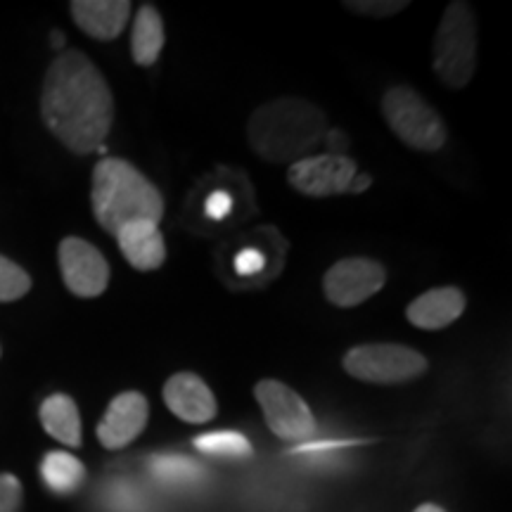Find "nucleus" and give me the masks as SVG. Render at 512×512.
Returning <instances> with one entry per match:
<instances>
[{
  "instance_id": "obj_1",
  "label": "nucleus",
  "mask_w": 512,
  "mask_h": 512,
  "mask_svg": "<svg viewBox=\"0 0 512 512\" xmlns=\"http://www.w3.org/2000/svg\"><path fill=\"white\" fill-rule=\"evenodd\" d=\"M41 114L50 133L74 155L100 150L114 121V98L100 69L79 50H64L48 67Z\"/></svg>"
},
{
  "instance_id": "obj_2",
  "label": "nucleus",
  "mask_w": 512,
  "mask_h": 512,
  "mask_svg": "<svg viewBox=\"0 0 512 512\" xmlns=\"http://www.w3.org/2000/svg\"><path fill=\"white\" fill-rule=\"evenodd\" d=\"M325 112L313 102L280 98L266 102L249 117L247 136L252 150L271 164H297L311 157L328 138Z\"/></svg>"
},
{
  "instance_id": "obj_3",
  "label": "nucleus",
  "mask_w": 512,
  "mask_h": 512,
  "mask_svg": "<svg viewBox=\"0 0 512 512\" xmlns=\"http://www.w3.org/2000/svg\"><path fill=\"white\" fill-rule=\"evenodd\" d=\"M93 214L102 230L117 235L126 223L164 216V197L155 185L124 159H102L93 169Z\"/></svg>"
},
{
  "instance_id": "obj_4",
  "label": "nucleus",
  "mask_w": 512,
  "mask_h": 512,
  "mask_svg": "<svg viewBox=\"0 0 512 512\" xmlns=\"http://www.w3.org/2000/svg\"><path fill=\"white\" fill-rule=\"evenodd\" d=\"M432 67L448 88H465L477 69V22L467 3H451L434 36Z\"/></svg>"
},
{
  "instance_id": "obj_5",
  "label": "nucleus",
  "mask_w": 512,
  "mask_h": 512,
  "mask_svg": "<svg viewBox=\"0 0 512 512\" xmlns=\"http://www.w3.org/2000/svg\"><path fill=\"white\" fill-rule=\"evenodd\" d=\"M382 114L403 145L420 152H437L446 145V124L413 88L394 86L384 93Z\"/></svg>"
},
{
  "instance_id": "obj_6",
  "label": "nucleus",
  "mask_w": 512,
  "mask_h": 512,
  "mask_svg": "<svg viewBox=\"0 0 512 512\" xmlns=\"http://www.w3.org/2000/svg\"><path fill=\"white\" fill-rule=\"evenodd\" d=\"M347 375L370 384H401L427 373V358L403 344H363L347 351L342 361Z\"/></svg>"
},
{
  "instance_id": "obj_7",
  "label": "nucleus",
  "mask_w": 512,
  "mask_h": 512,
  "mask_svg": "<svg viewBox=\"0 0 512 512\" xmlns=\"http://www.w3.org/2000/svg\"><path fill=\"white\" fill-rule=\"evenodd\" d=\"M254 399L259 401L261 411H264L268 430L278 439L299 441L316 432V418H313L309 403L285 382H256Z\"/></svg>"
},
{
  "instance_id": "obj_8",
  "label": "nucleus",
  "mask_w": 512,
  "mask_h": 512,
  "mask_svg": "<svg viewBox=\"0 0 512 512\" xmlns=\"http://www.w3.org/2000/svg\"><path fill=\"white\" fill-rule=\"evenodd\" d=\"M384 283H387V271H384L380 261L351 256V259L337 261L325 273L323 290L330 304L339 306V309H351V306H358L375 297Z\"/></svg>"
},
{
  "instance_id": "obj_9",
  "label": "nucleus",
  "mask_w": 512,
  "mask_h": 512,
  "mask_svg": "<svg viewBox=\"0 0 512 512\" xmlns=\"http://www.w3.org/2000/svg\"><path fill=\"white\" fill-rule=\"evenodd\" d=\"M356 174L358 169L354 159L339 155V152H328V155H311L292 164L287 171V181L302 195L325 200V197L344 195Z\"/></svg>"
},
{
  "instance_id": "obj_10",
  "label": "nucleus",
  "mask_w": 512,
  "mask_h": 512,
  "mask_svg": "<svg viewBox=\"0 0 512 512\" xmlns=\"http://www.w3.org/2000/svg\"><path fill=\"white\" fill-rule=\"evenodd\" d=\"M60 271L67 290L81 299L100 297L110 285V264L98 247L81 238L60 242Z\"/></svg>"
},
{
  "instance_id": "obj_11",
  "label": "nucleus",
  "mask_w": 512,
  "mask_h": 512,
  "mask_svg": "<svg viewBox=\"0 0 512 512\" xmlns=\"http://www.w3.org/2000/svg\"><path fill=\"white\" fill-rule=\"evenodd\" d=\"M147 415H150V406H147V399L140 392H124L114 396L105 418L98 425L100 444L110 448V451H119V448L128 446L143 434Z\"/></svg>"
},
{
  "instance_id": "obj_12",
  "label": "nucleus",
  "mask_w": 512,
  "mask_h": 512,
  "mask_svg": "<svg viewBox=\"0 0 512 512\" xmlns=\"http://www.w3.org/2000/svg\"><path fill=\"white\" fill-rule=\"evenodd\" d=\"M164 403L176 418L190 422V425H204L219 413L207 382L195 373L171 375L164 384Z\"/></svg>"
},
{
  "instance_id": "obj_13",
  "label": "nucleus",
  "mask_w": 512,
  "mask_h": 512,
  "mask_svg": "<svg viewBox=\"0 0 512 512\" xmlns=\"http://www.w3.org/2000/svg\"><path fill=\"white\" fill-rule=\"evenodd\" d=\"M467 299L458 287H437L420 294L406 309V318L420 330H444L465 313Z\"/></svg>"
},
{
  "instance_id": "obj_14",
  "label": "nucleus",
  "mask_w": 512,
  "mask_h": 512,
  "mask_svg": "<svg viewBox=\"0 0 512 512\" xmlns=\"http://www.w3.org/2000/svg\"><path fill=\"white\" fill-rule=\"evenodd\" d=\"M119 242L121 254L126 261L138 271H157L166 261L164 235L159 230V223L152 221H133L114 235Z\"/></svg>"
},
{
  "instance_id": "obj_15",
  "label": "nucleus",
  "mask_w": 512,
  "mask_h": 512,
  "mask_svg": "<svg viewBox=\"0 0 512 512\" xmlns=\"http://www.w3.org/2000/svg\"><path fill=\"white\" fill-rule=\"evenodd\" d=\"M72 17L79 24L83 34L98 38V41H112L117 38L131 17V3L128 0H74Z\"/></svg>"
},
{
  "instance_id": "obj_16",
  "label": "nucleus",
  "mask_w": 512,
  "mask_h": 512,
  "mask_svg": "<svg viewBox=\"0 0 512 512\" xmlns=\"http://www.w3.org/2000/svg\"><path fill=\"white\" fill-rule=\"evenodd\" d=\"M166 34H164V22L162 15L155 5H143L138 10L136 22H133V34H131V55L133 62L138 67H152L162 55Z\"/></svg>"
},
{
  "instance_id": "obj_17",
  "label": "nucleus",
  "mask_w": 512,
  "mask_h": 512,
  "mask_svg": "<svg viewBox=\"0 0 512 512\" xmlns=\"http://www.w3.org/2000/svg\"><path fill=\"white\" fill-rule=\"evenodd\" d=\"M41 425L64 446H81V415L72 396L53 394L41 406Z\"/></svg>"
},
{
  "instance_id": "obj_18",
  "label": "nucleus",
  "mask_w": 512,
  "mask_h": 512,
  "mask_svg": "<svg viewBox=\"0 0 512 512\" xmlns=\"http://www.w3.org/2000/svg\"><path fill=\"white\" fill-rule=\"evenodd\" d=\"M41 477L48 489L55 491V494H74L83 484V479H86V467L72 453L53 451L43 458Z\"/></svg>"
},
{
  "instance_id": "obj_19",
  "label": "nucleus",
  "mask_w": 512,
  "mask_h": 512,
  "mask_svg": "<svg viewBox=\"0 0 512 512\" xmlns=\"http://www.w3.org/2000/svg\"><path fill=\"white\" fill-rule=\"evenodd\" d=\"M195 446L200 448L202 453H211V456H249L252 453V446L249 441L242 437L240 432H211L204 434V437L195 439Z\"/></svg>"
},
{
  "instance_id": "obj_20",
  "label": "nucleus",
  "mask_w": 512,
  "mask_h": 512,
  "mask_svg": "<svg viewBox=\"0 0 512 512\" xmlns=\"http://www.w3.org/2000/svg\"><path fill=\"white\" fill-rule=\"evenodd\" d=\"M31 290V278L15 261L0 256V302H17Z\"/></svg>"
},
{
  "instance_id": "obj_21",
  "label": "nucleus",
  "mask_w": 512,
  "mask_h": 512,
  "mask_svg": "<svg viewBox=\"0 0 512 512\" xmlns=\"http://www.w3.org/2000/svg\"><path fill=\"white\" fill-rule=\"evenodd\" d=\"M152 470H155L157 477L166 479V482H195V479L202 475V470L192 463V460L178 456L155 458Z\"/></svg>"
},
{
  "instance_id": "obj_22",
  "label": "nucleus",
  "mask_w": 512,
  "mask_h": 512,
  "mask_svg": "<svg viewBox=\"0 0 512 512\" xmlns=\"http://www.w3.org/2000/svg\"><path fill=\"white\" fill-rule=\"evenodd\" d=\"M344 8L354 12V15H363V17H392L399 15L401 10L408 8L406 0H347Z\"/></svg>"
},
{
  "instance_id": "obj_23",
  "label": "nucleus",
  "mask_w": 512,
  "mask_h": 512,
  "mask_svg": "<svg viewBox=\"0 0 512 512\" xmlns=\"http://www.w3.org/2000/svg\"><path fill=\"white\" fill-rule=\"evenodd\" d=\"M22 508V484L15 475H0V512H19Z\"/></svg>"
},
{
  "instance_id": "obj_24",
  "label": "nucleus",
  "mask_w": 512,
  "mask_h": 512,
  "mask_svg": "<svg viewBox=\"0 0 512 512\" xmlns=\"http://www.w3.org/2000/svg\"><path fill=\"white\" fill-rule=\"evenodd\" d=\"M235 268H238V273L242 275L259 273L261 268H264V256L256 252V249H245V252L235 259Z\"/></svg>"
},
{
  "instance_id": "obj_25",
  "label": "nucleus",
  "mask_w": 512,
  "mask_h": 512,
  "mask_svg": "<svg viewBox=\"0 0 512 512\" xmlns=\"http://www.w3.org/2000/svg\"><path fill=\"white\" fill-rule=\"evenodd\" d=\"M230 207H233V202H230L228 192H216V195H211L207 200V216L216 221L226 219Z\"/></svg>"
},
{
  "instance_id": "obj_26",
  "label": "nucleus",
  "mask_w": 512,
  "mask_h": 512,
  "mask_svg": "<svg viewBox=\"0 0 512 512\" xmlns=\"http://www.w3.org/2000/svg\"><path fill=\"white\" fill-rule=\"evenodd\" d=\"M370 183H373V178L368 174H356L347 192H351V195H361V192H366L370 188Z\"/></svg>"
},
{
  "instance_id": "obj_27",
  "label": "nucleus",
  "mask_w": 512,
  "mask_h": 512,
  "mask_svg": "<svg viewBox=\"0 0 512 512\" xmlns=\"http://www.w3.org/2000/svg\"><path fill=\"white\" fill-rule=\"evenodd\" d=\"M413 512H446V510L439 508V505H434V503H422Z\"/></svg>"
},
{
  "instance_id": "obj_28",
  "label": "nucleus",
  "mask_w": 512,
  "mask_h": 512,
  "mask_svg": "<svg viewBox=\"0 0 512 512\" xmlns=\"http://www.w3.org/2000/svg\"><path fill=\"white\" fill-rule=\"evenodd\" d=\"M53 46H55V48H62V46H64V36L53 34Z\"/></svg>"
}]
</instances>
